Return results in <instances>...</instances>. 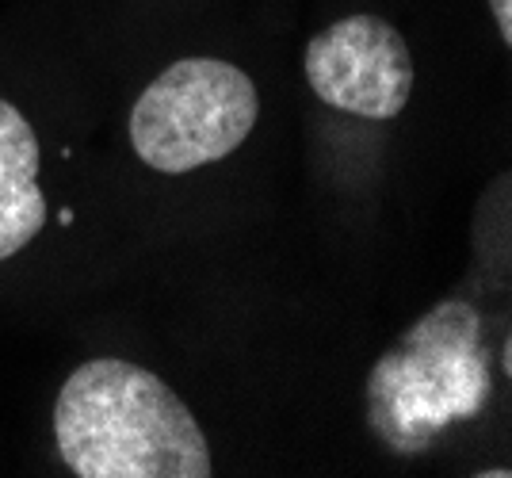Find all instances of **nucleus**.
I'll list each match as a JSON object with an SVG mask.
<instances>
[{"label":"nucleus","mask_w":512,"mask_h":478,"mask_svg":"<svg viewBox=\"0 0 512 478\" xmlns=\"http://www.w3.org/2000/svg\"><path fill=\"white\" fill-rule=\"evenodd\" d=\"M39 138L16 104L0 100V261L16 257L46 226L39 192Z\"/></svg>","instance_id":"39448f33"},{"label":"nucleus","mask_w":512,"mask_h":478,"mask_svg":"<svg viewBox=\"0 0 512 478\" xmlns=\"http://www.w3.org/2000/svg\"><path fill=\"white\" fill-rule=\"evenodd\" d=\"M493 23H497V35L501 43H512V0H490Z\"/></svg>","instance_id":"423d86ee"},{"label":"nucleus","mask_w":512,"mask_h":478,"mask_svg":"<svg viewBox=\"0 0 512 478\" xmlns=\"http://www.w3.org/2000/svg\"><path fill=\"white\" fill-rule=\"evenodd\" d=\"M58 456L77 478H211V444L165 379L119 356L73 371L54 402Z\"/></svg>","instance_id":"f257e3e1"},{"label":"nucleus","mask_w":512,"mask_h":478,"mask_svg":"<svg viewBox=\"0 0 512 478\" xmlns=\"http://www.w3.org/2000/svg\"><path fill=\"white\" fill-rule=\"evenodd\" d=\"M260 96L245 69L184 58L157 73L130 111V146L153 173L184 176L214 165L253 134Z\"/></svg>","instance_id":"7ed1b4c3"},{"label":"nucleus","mask_w":512,"mask_h":478,"mask_svg":"<svg viewBox=\"0 0 512 478\" xmlns=\"http://www.w3.org/2000/svg\"><path fill=\"white\" fill-rule=\"evenodd\" d=\"M306 85L321 104L360 119L402 115L413 92V58L394 23L379 16H344L306 43Z\"/></svg>","instance_id":"20e7f679"},{"label":"nucleus","mask_w":512,"mask_h":478,"mask_svg":"<svg viewBox=\"0 0 512 478\" xmlns=\"http://www.w3.org/2000/svg\"><path fill=\"white\" fill-rule=\"evenodd\" d=\"M482 314L467 299L432 306L367 375V425L394 456H421L455 421L490 406Z\"/></svg>","instance_id":"f03ea898"}]
</instances>
